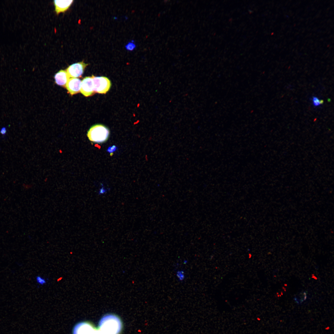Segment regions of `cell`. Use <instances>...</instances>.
I'll list each match as a JSON object with an SVG mask.
<instances>
[{"label": "cell", "instance_id": "6da1fadb", "mask_svg": "<svg viewBox=\"0 0 334 334\" xmlns=\"http://www.w3.org/2000/svg\"><path fill=\"white\" fill-rule=\"evenodd\" d=\"M122 324L119 318L115 315H107L100 321L99 329L105 334H119Z\"/></svg>", "mask_w": 334, "mask_h": 334}, {"label": "cell", "instance_id": "7a4b0ae2", "mask_svg": "<svg viewBox=\"0 0 334 334\" xmlns=\"http://www.w3.org/2000/svg\"><path fill=\"white\" fill-rule=\"evenodd\" d=\"M109 135V129L102 124H96L92 126L87 133L89 140L93 142L102 143L108 139Z\"/></svg>", "mask_w": 334, "mask_h": 334}, {"label": "cell", "instance_id": "3957f363", "mask_svg": "<svg viewBox=\"0 0 334 334\" xmlns=\"http://www.w3.org/2000/svg\"><path fill=\"white\" fill-rule=\"evenodd\" d=\"M94 92L105 94L109 90L111 84L107 77L92 75Z\"/></svg>", "mask_w": 334, "mask_h": 334}, {"label": "cell", "instance_id": "277c9868", "mask_svg": "<svg viewBox=\"0 0 334 334\" xmlns=\"http://www.w3.org/2000/svg\"><path fill=\"white\" fill-rule=\"evenodd\" d=\"M73 334H105L99 329H96L89 323L83 322L77 324L73 330Z\"/></svg>", "mask_w": 334, "mask_h": 334}, {"label": "cell", "instance_id": "5b68a950", "mask_svg": "<svg viewBox=\"0 0 334 334\" xmlns=\"http://www.w3.org/2000/svg\"><path fill=\"white\" fill-rule=\"evenodd\" d=\"M88 65L83 61L74 63L68 66L66 71L70 78L80 77L83 74L86 67Z\"/></svg>", "mask_w": 334, "mask_h": 334}, {"label": "cell", "instance_id": "8992f818", "mask_svg": "<svg viewBox=\"0 0 334 334\" xmlns=\"http://www.w3.org/2000/svg\"><path fill=\"white\" fill-rule=\"evenodd\" d=\"M81 92L85 96H92L94 93L92 76L86 77L81 81Z\"/></svg>", "mask_w": 334, "mask_h": 334}, {"label": "cell", "instance_id": "52a82bcc", "mask_svg": "<svg viewBox=\"0 0 334 334\" xmlns=\"http://www.w3.org/2000/svg\"><path fill=\"white\" fill-rule=\"evenodd\" d=\"M81 84V80L77 78H71L69 79L66 87L69 93L73 95L80 92Z\"/></svg>", "mask_w": 334, "mask_h": 334}, {"label": "cell", "instance_id": "ba28073f", "mask_svg": "<svg viewBox=\"0 0 334 334\" xmlns=\"http://www.w3.org/2000/svg\"><path fill=\"white\" fill-rule=\"evenodd\" d=\"M73 0H54L55 11L57 14L66 11L72 3Z\"/></svg>", "mask_w": 334, "mask_h": 334}, {"label": "cell", "instance_id": "9c48e42d", "mask_svg": "<svg viewBox=\"0 0 334 334\" xmlns=\"http://www.w3.org/2000/svg\"><path fill=\"white\" fill-rule=\"evenodd\" d=\"M54 78L55 83L57 84L66 87L70 77L66 71L61 70L56 74Z\"/></svg>", "mask_w": 334, "mask_h": 334}, {"label": "cell", "instance_id": "30bf717a", "mask_svg": "<svg viewBox=\"0 0 334 334\" xmlns=\"http://www.w3.org/2000/svg\"><path fill=\"white\" fill-rule=\"evenodd\" d=\"M307 298L306 292L303 291L300 292L295 297L293 300L298 304H301L306 300Z\"/></svg>", "mask_w": 334, "mask_h": 334}, {"label": "cell", "instance_id": "8fae6325", "mask_svg": "<svg viewBox=\"0 0 334 334\" xmlns=\"http://www.w3.org/2000/svg\"><path fill=\"white\" fill-rule=\"evenodd\" d=\"M176 274L178 279L180 281H183L185 279V272L183 270H177Z\"/></svg>", "mask_w": 334, "mask_h": 334}, {"label": "cell", "instance_id": "7c38bea8", "mask_svg": "<svg viewBox=\"0 0 334 334\" xmlns=\"http://www.w3.org/2000/svg\"><path fill=\"white\" fill-rule=\"evenodd\" d=\"M36 280L38 284L41 285H44L47 283L46 279L40 276H36Z\"/></svg>", "mask_w": 334, "mask_h": 334}, {"label": "cell", "instance_id": "4fadbf2b", "mask_svg": "<svg viewBox=\"0 0 334 334\" xmlns=\"http://www.w3.org/2000/svg\"><path fill=\"white\" fill-rule=\"evenodd\" d=\"M313 104L315 106H319L320 104V100L315 96H313L312 98Z\"/></svg>", "mask_w": 334, "mask_h": 334}, {"label": "cell", "instance_id": "5bb4252c", "mask_svg": "<svg viewBox=\"0 0 334 334\" xmlns=\"http://www.w3.org/2000/svg\"><path fill=\"white\" fill-rule=\"evenodd\" d=\"M117 148L116 146L113 145L109 147L107 149V151L110 154H112L113 152L116 151Z\"/></svg>", "mask_w": 334, "mask_h": 334}, {"label": "cell", "instance_id": "9a60e30c", "mask_svg": "<svg viewBox=\"0 0 334 334\" xmlns=\"http://www.w3.org/2000/svg\"><path fill=\"white\" fill-rule=\"evenodd\" d=\"M7 132L6 128V127H2L0 130V133L3 136H5Z\"/></svg>", "mask_w": 334, "mask_h": 334}, {"label": "cell", "instance_id": "2e32d148", "mask_svg": "<svg viewBox=\"0 0 334 334\" xmlns=\"http://www.w3.org/2000/svg\"><path fill=\"white\" fill-rule=\"evenodd\" d=\"M126 47L128 49L131 50L134 49L135 45L133 44L130 43L127 45Z\"/></svg>", "mask_w": 334, "mask_h": 334}, {"label": "cell", "instance_id": "e0dca14e", "mask_svg": "<svg viewBox=\"0 0 334 334\" xmlns=\"http://www.w3.org/2000/svg\"><path fill=\"white\" fill-rule=\"evenodd\" d=\"M323 102H324V101H323V100H320V104H323Z\"/></svg>", "mask_w": 334, "mask_h": 334}, {"label": "cell", "instance_id": "ac0fdd59", "mask_svg": "<svg viewBox=\"0 0 334 334\" xmlns=\"http://www.w3.org/2000/svg\"><path fill=\"white\" fill-rule=\"evenodd\" d=\"M187 263V260H185L184 261V263H185V264L186 263Z\"/></svg>", "mask_w": 334, "mask_h": 334}]
</instances>
